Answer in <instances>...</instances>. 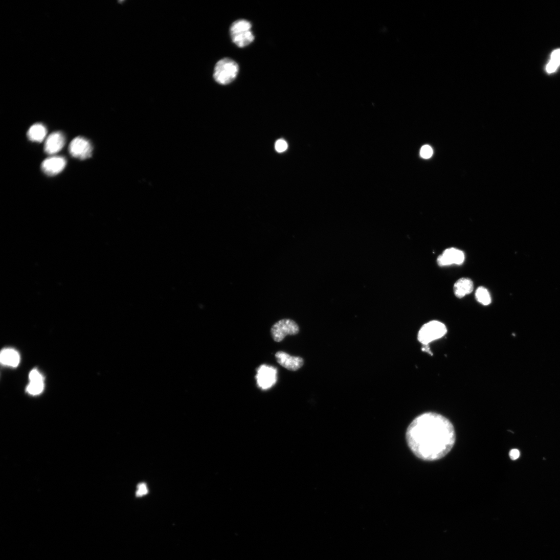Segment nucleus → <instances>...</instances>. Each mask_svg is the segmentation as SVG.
Returning a JSON list of instances; mask_svg holds the SVG:
<instances>
[{
	"label": "nucleus",
	"instance_id": "obj_1",
	"mask_svg": "<svg viewBox=\"0 0 560 560\" xmlns=\"http://www.w3.org/2000/svg\"><path fill=\"white\" fill-rule=\"evenodd\" d=\"M406 439L416 457L432 461L442 459L452 451L456 442V432L449 420L436 413H427L410 424Z\"/></svg>",
	"mask_w": 560,
	"mask_h": 560
},
{
	"label": "nucleus",
	"instance_id": "obj_2",
	"mask_svg": "<svg viewBox=\"0 0 560 560\" xmlns=\"http://www.w3.org/2000/svg\"><path fill=\"white\" fill-rule=\"evenodd\" d=\"M239 72V65L230 58H223L216 64L213 78L218 84L226 85L231 83L236 78Z\"/></svg>",
	"mask_w": 560,
	"mask_h": 560
},
{
	"label": "nucleus",
	"instance_id": "obj_3",
	"mask_svg": "<svg viewBox=\"0 0 560 560\" xmlns=\"http://www.w3.org/2000/svg\"><path fill=\"white\" fill-rule=\"evenodd\" d=\"M252 24L245 19L235 21L230 28L233 42L239 48H243L252 43L254 36L251 31Z\"/></svg>",
	"mask_w": 560,
	"mask_h": 560
},
{
	"label": "nucleus",
	"instance_id": "obj_4",
	"mask_svg": "<svg viewBox=\"0 0 560 560\" xmlns=\"http://www.w3.org/2000/svg\"><path fill=\"white\" fill-rule=\"evenodd\" d=\"M447 332L446 326L442 323L432 321L425 324L418 333L419 341L424 346L443 337Z\"/></svg>",
	"mask_w": 560,
	"mask_h": 560
},
{
	"label": "nucleus",
	"instance_id": "obj_5",
	"mask_svg": "<svg viewBox=\"0 0 560 560\" xmlns=\"http://www.w3.org/2000/svg\"><path fill=\"white\" fill-rule=\"evenodd\" d=\"M300 331L297 324L290 319H283L276 323L272 327L273 340L277 343L282 342L287 335H296Z\"/></svg>",
	"mask_w": 560,
	"mask_h": 560
},
{
	"label": "nucleus",
	"instance_id": "obj_6",
	"mask_svg": "<svg viewBox=\"0 0 560 560\" xmlns=\"http://www.w3.org/2000/svg\"><path fill=\"white\" fill-rule=\"evenodd\" d=\"M278 371L273 366L262 365L257 370L255 377L258 387L263 390H267L273 387L277 381Z\"/></svg>",
	"mask_w": 560,
	"mask_h": 560
},
{
	"label": "nucleus",
	"instance_id": "obj_7",
	"mask_svg": "<svg viewBox=\"0 0 560 560\" xmlns=\"http://www.w3.org/2000/svg\"><path fill=\"white\" fill-rule=\"evenodd\" d=\"M93 148L91 143L84 137L74 138L69 147L70 155L74 158L85 160L92 156Z\"/></svg>",
	"mask_w": 560,
	"mask_h": 560
},
{
	"label": "nucleus",
	"instance_id": "obj_8",
	"mask_svg": "<svg viewBox=\"0 0 560 560\" xmlns=\"http://www.w3.org/2000/svg\"><path fill=\"white\" fill-rule=\"evenodd\" d=\"M465 260V255L463 251L456 248H452L446 249L437 258V263L440 266H450L452 265H461Z\"/></svg>",
	"mask_w": 560,
	"mask_h": 560
},
{
	"label": "nucleus",
	"instance_id": "obj_9",
	"mask_svg": "<svg viewBox=\"0 0 560 560\" xmlns=\"http://www.w3.org/2000/svg\"><path fill=\"white\" fill-rule=\"evenodd\" d=\"M275 357L277 362L281 366L290 371H295L300 369L304 363L303 358L290 356L283 351L277 352Z\"/></svg>",
	"mask_w": 560,
	"mask_h": 560
},
{
	"label": "nucleus",
	"instance_id": "obj_10",
	"mask_svg": "<svg viewBox=\"0 0 560 560\" xmlns=\"http://www.w3.org/2000/svg\"><path fill=\"white\" fill-rule=\"evenodd\" d=\"M65 138L61 132H55L50 135L46 140L44 146L45 152L53 155L60 151L64 147Z\"/></svg>",
	"mask_w": 560,
	"mask_h": 560
},
{
	"label": "nucleus",
	"instance_id": "obj_11",
	"mask_svg": "<svg viewBox=\"0 0 560 560\" xmlns=\"http://www.w3.org/2000/svg\"><path fill=\"white\" fill-rule=\"evenodd\" d=\"M66 161L60 156L49 158L44 161L41 165L42 171L49 176H54L60 173L64 169Z\"/></svg>",
	"mask_w": 560,
	"mask_h": 560
},
{
	"label": "nucleus",
	"instance_id": "obj_12",
	"mask_svg": "<svg viewBox=\"0 0 560 560\" xmlns=\"http://www.w3.org/2000/svg\"><path fill=\"white\" fill-rule=\"evenodd\" d=\"M473 289L474 284L472 280L465 278L458 280L454 287V293L459 298H462L466 295L471 294Z\"/></svg>",
	"mask_w": 560,
	"mask_h": 560
},
{
	"label": "nucleus",
	"instance_id": "obj_13",
	"mask_svg": "<svg viewBox=\"0 0 560 560\" xmlns=\"http://www.w3.org/2000/svg\"><path fill=\"white\" fill-rule=\"evenodd\" d=\"M20 360L19 353L13 349H5L0 354V361L6 366L16 367L19 365Z\"/></svg>",
	"mask_w": 560,
	"mask_h": 560
},
{
	"label": "nucleus",
	"instance_id": "obj_14",
	"mask_svg": "<svg viewBox=\"0 0 560 560\" xmlns=\"http://www.w3.org/2000/svg\"><path fill=\"white\" fill-rule=\"evenodd\" d=\"M47 134L46 127L41 124L32 125L27 132L28 139L33 142H42Z\"/></svg>",
	"mask_w": 560,
	"mask_h": 560
},
{
	"label": "nucleus",
	"instance_id": "obj_15",
	"mask_svg": "<svg viewBox=\"0 0 560 560\" xmlns=\"http://www.w3.org/2000/svg\"><path fill=\"white\" fill-rule=\"evenodd\" d=\"M475 296L477 301L484 306H488L491 303V297L489 292L483 286L477 288Z\"/></svg>",
	"mask_w": 560,
	"mask_h": 560
},
{
	"label": "nucleus",
	"instance_id": "obj_16",
	"mask_svg": "<svg viewBox=\"0 0 560 560\" xmlns=\"http://www.w3.org/2000/svg\"><path fill=\"white\" fill-rule=\"evenodd\" d=\"M560 65V49L554 50L551 55L546 70L549 74L555 72Z\"/></svg>",
	"mask_w": 560,
	"mask_h": 560
},
{
	"label": "nucleus",
	"instance_id": "obj_17",
	"mask_svg": "<svg viewBox=\"0 0 560 560\" xmlns=\"http://www.w3.org/2000/svg\"><path fill=\"white\" fill-rule=\"evenodd\" d=\"M44 388L43 382H30L27 388V392L32 395L41 394Z\"/></svg>",
	"mask_w": 560,
	"mask_h": 560
},
{
	"label": "nucleus",
	"instance_id": "obj_18",
	"mask_svg": "<svg viewBox=\"0 0 560 560\" xmlns=\"http://www.w3.org/2000/svg\"><path fill=\"white\" fill-rule=\"evenodd\" d=\"M29 380L30 382H43L44 378L38 370L33 369L29 373Z\"/></svg>",
	"mask_w": 560,
	"mask_h": 560
},
{
	"label": "nucleus",
	"instance_id": "obj_19",
	"mask_svg": "<svg viewBox=\"0 0 560 560\" xmlns=\"http://www.w3.org/2000/svg\"><path fill=\"white\" fill-rule=\"evenodd\" d=\"M433 149L430 145H424L421 149L420 155L422 158L424 159H429L431 158L433 155Z\"/></svg>",
	"mask_w": 560,
	"mask_h": 560
},
{
	"label": "nucleus",
	"instance_id": "obj_20",
	"mask_svg": "<svg viewBox=\"0 0 560 560\" xmlns=\"http://www.w3.org/2000/svg\"><path fill=\"white\" fill-rule=\"evenodd\" d=\"M275 147L277 152L282 153L286 150L287 148V144L286 141L281 139L276 142Z\"/></svg>",
	"mask_w": 560,
	"mask_h": 560
},
{
	"label": "nucleus",
	"instance_id": "obj_21",
	"mask_svg": "<svg viewBox=\"0 0 560 560\" xmlns=\"http://www.w3.org/2000/svg\"><path fill=\"white\" fill-rule=\"evenodd\" d=\"M138 491L136 493V496L138 497H143L146 495L148 491L146 487V485L145 483H142L138 485Z\"/></svg>",
	"mask_w": 560,
	"mask_h": 560
},
{
	"label": "nucleus",
	"instance_id": "obj_22",
	"mask_svg": "<svg viewBox=\"0 0 560 560\" xmlns=\"http://www.w3.org/2000/svg\"><path fill=\"white\" fill-rule=\"evenodd\" d=\"M509 457L512 460H516L520 457V452L518 450H512L509 453Z\"/></svg>",
	"mask_w": 560,
	"mask_h": 560
}]
</instances>
